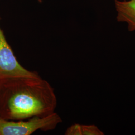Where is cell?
Listing matches in <instances>:
<instances>
[{
    "instance_id": "5b68a950",
    "label": "cell",
    "mask_w": 135,
    "mask_h": 135,
    "mask_svg": "<svg viewBox=\"0 0 135 135\" xmlns=\"http://www.w3.org/2000/svg\"><path fill=\"white\" fill-rule=\"evenodd\" d=\"M82 135H104V133L95 125H81Z\"/></svg>"
},
{
    "instance_id": "277c9868",
    "label": "cell",
    "mask_w": 135,
    "mask_h": 135,
    "mask_svg": "<svg viewBox=\"0 0 135 135\" xmlns=\"http://www.w3.org/2000/svg\"><path fill=\"white\" fill-rule=\"evenodd\" d=\"M117 20L128 24L130 32L135 31V0H114Z\"/></svg>"
},
{
    "instance_id": "3957f363",
    "label": "cell",
    "mask_w": 135,
    "mask_h": 135,
    "mask_svg": "<svg viewBox=\"0 0 135 135\" xmlns=\"http://www.w3.org/2000/svg\"><path fill=\"white\" fill-rule=\"evenodd\" d=\"M39 76L23 67L18 61L0 27V85L17 78Z\"/></svg>"
},
{
    "instance_id": "8992f818",
    "label": "cell",
    "mask_w": 135,
    "mask_h": 135,
    "mask_svg": "<svg viewBox=\"0 0 135 135\" xmlns=\"http://www.w3.org/2000/svg\"><path fill=\"white\" fill-rule=\"evenodd\" d=\"M65 135H82L81 131V125L74 124L70 126L65 133Z\"/></svg>"
},
{
    "instance_id": "7a4b0ae2",
    "label": "cell",
    "mask_w": 135,
    "mask_h": 135,
    "mask_svg": "<svg viewBox=\"0 0 135 135\" xmlns=\"http://www.w3.org/2000/svg\"><path fill=\"white\" fill-rule=\"evenodd\" d=\"M62 122L57 113L35 116L28 120H7L0 118V135H30L38 130H53Z\"/></svg>"
},
{
    "instance_id": "6da1fadb",
    "label": "cell",
    "mask_w": 135,
    "mask_h": 135,
    "mask_svg": "<svg viewBox=\"0 0 135 135\" xmlns=\"http://www.w3.org/2000/svg\"><path fill=\"white\" fill-rule=\"evenodd\" d=\"M57 105L54 89L40 76L0 85V118L18 121L47 116L55 112Z\"/></svg>"
}]
</instances>
